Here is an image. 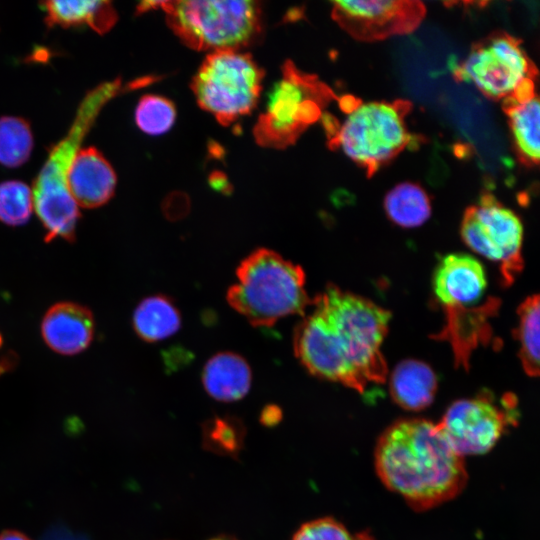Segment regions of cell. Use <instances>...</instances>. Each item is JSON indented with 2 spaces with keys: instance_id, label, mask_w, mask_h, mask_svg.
<instances>
[{
  "instance_id": "obj_29",
  "label": "cell",
  "mask_w": 540,
  "mask_h": 540,
  "mask_svg": "<svg viewBox=\"0 0 540 540\" xmlns=\"http://www.w3.org/2000/svg\"><path fill=\"white\" fill-rule=\"evenodd\" d=\"M280 418V413L277 408L270 407L266 409L262 414V420L266 424L275 423L277 422V419Z\"/></svg>"
},
{
  "instance_id": "obj_10",
  "label": "cell",
  "mask_w": 540,
  "mask_h": 540,
  "mask_svg": "<svg viewBox=\"0 0 540 540\" xmlns=\"http://www.w3.org/2000/svg\"><path fill=\"white\" fill-rule=\"evenodd\" d=\"M460 235L476 253L500 264L505 285L523 269V226L519 217L491 193H483L462 217Z\"/></svg>"
},
{
  "instance_id": "obj_17",
  "label": "cell",
  "mask_w": 540,
  "mask_h": 540,
  "mask_svg": "<svg viewBox=\"0 0 540 540\" xmlns=\"http://www.w3.org/2000/svg\"><path fill=\"white\" fill-rule=\"evenodd\" d=\"M516 155L529 167H536L540 158V103L535 93L525 98H507L502 101Z\"/></svg>"
},
{
  "instance_id": "obj_23",
  "label": "cell",
  "mask_w": 540,
  "mask_h": 540,
  "mask_svg": "<svg viewBox=\"0 0 540 540\" xmlns=\"http://www.w3.org/2000/svg\"><path fill=\"white\" fill-rule=\"evenodd\" d=\"M519 323L515 330L516 340L520 344L519 359L527 375H539V296L532 295L518 307Z\"/></svg>"
},
{
  "instance_id": "obj_31",
  "label": "cell",
  "mask_w": 540,
  "mask_h": 540,
  "mask_svg": "<svg viewBox=\"0 0 540 540\" xmlns=\"http://www.w3.org/2000/svg\"><path fill=\"white\" fill-rule=\"evenodd\" d=\"M354 540H374V539L369 533L361 532L354 536Z\"/></svg>"
},
{
  "instance_id": "obj_5",
  "label": "cell",
  "mask_w": 540,
  "mask_h": 540,
  "mask_svg": "<svg viewBox=\"0 0 540 540\" xmlns=\"http://www.w3.org/2000/svg\"><path fill=\"white\" fill-rule=\"evenodd\" d=\"M236 275L227 300L253 326L269 327L290 315L303 316L311 304L303 269L273 250H255Z\"/></svg>"
},
{
  "instance_id": "obj_15",
  "label": "cell",
  "mask_w": 540,
  "mask_h": 540,
  "mask_svg": "<svg viewBox=\"0 0 540 540\" xmlns=\"http://www.w3.org/2000/svg\"><path fill=\"white\" fill-rule=\"evenodd\" d=\"M40 330L51 350L62 355H75L91 344L95 322L87 307L69 301L59 302L46 311Z\"/></svg>"
},
{
  "instance_id": "obj_14",
  "label": "cell",
  "mask_w": 540,
  "mask_h": 540,
  "mask_svg": "<svg viewBox=\"0 0 540 540\" xmlns=\"http://www.w3.org/2000/svg\"><path fill=\"white\" fill-rule=\"evenodd\" d=\"M117 176L102 152L93 146L80 148L66 177L68 191L78 207L97 208L114 195Z\"/></svg>"
},
{
  "instance_id": "obj_8",
  "label": "cell",
  "mask_w": 540,
  "mask_h": 540,
  "mask_svg": "<svg viewBox=\"0 0 540 540\" xmlns=\"http://www.w3.org/2000/svg\"><path fill=\"white\" fill-rule=\"evenodd\" d=\"M263 78V69L249 53L216 51L198 68L191 89L198 105L228 126L255 108Z\"/></svg>"
},
{
  "instance_id": "obj_25",
  "label": "cell",
  "mask_w": 540,
  "mask_h": 540,
  "mask_svg": "<svg viewBox=\"0 0 540 540\" xmlns=\"http://www.w3.org/2000/svg\"><path fill=\"white\" fill-rule=\"evenodd\" d=\"M135 123L144 133L152 136L167 132L174 124V104L160 95L142 96L135 109Z\"/></svg>"
},
{
  "instance_id": "obj_19",
  "label": "cell",
  "mask_w": 540,
  "mask_h": 540,
  "mask_svg": "<svg viewBox=\"0 0 540 540\" xmlns=\"http://www.w3.org/2000/svg\"><path fill=\"white\" fill-rule=\"evenodd\" d=\"M206 392L215 400L232 402L242 399L250 390V366L240 355L222 352L205 364L202 374Z\"/></svg>"
},
{
  "instance_id": "obj_32",
  "label": "cell",
  "mask_w": 540,
  "mask_h": 540,
  "mask_svg": "<svg viewBox=\"0 0 540 540\" xmlns=\"http://www.w3.org/2000/svg\"><path fill=\"white\" fill-rule=\"evenodd\" d=\"M210 540H237V539L230 536H219V537L212 538Z\"/></svg>"
},
{
  "instance_id": "obj_21",
  "label": "cell",
  "mask_w": 540,
  "mask_h": 540,
  "mask_svg": "<svg viewBox=\"0 0 540 540\" xmlns=\"http://www.w3.org/2000/svg\"><path fill=\"white\" fill-rule=\"evenodd\" d=\"M137 335L146 342H157L174 335L181 326V316L166 296L154 295L143 299L132 318Z\"/></svg>"
},
{
  "instance_id": "obj_24",
  "label": "cell",
  "mask_w": 540,
  "mask_h": 540,
  "mask_svg": "<svg viewBox=\"0 0 540 540\" xmlns=\"http://www.w3.org/2000/svg\"><path fill=\"white\" fill-rule=\"evenodd\" d=\"M34 145L29 122L17 116L0 117V164L17 168L30 157Z\"/></svg>"
},
{
  "instance_id": "obj_18",
  "label": "cell",
  "mask_w": 540,
  "mask_h": 540,
  "mask_svg": "<svg viewBox=\"0 0 540 540\" xmlns=\"http://www.w3.org/2000/svg\"><path fill=\"white\" fill-rule=\"evenodd\" d=\"M389 390L398 406L409 411H420L432 403L437 390V377L428 364L406 359L392 371Z\"/></svg>"
},
{
  "instance_id": "obj_1",
  "label": "cell",
  "mask_w": 540,
  "mask_h": 540,
  "mask_svg": "<svg viewBox=\"0 0 540 540\" xmlns=\"http://www.w3.org/2000/svg\"><path fill=\"white\" fill-rule=\"evenodd\" d=\"M312 310L294 330V352L308 372L359 393L383 383L381 346L391 313L371 300L329 284L311 300Z\"/></svg>"
},
{
  "instance_id": "obj_20",
  "label": "cell",
  "mask_w": 540,
  "mask_h": 540,
  "mask_svg": "<svg viewBox=\"0 0 540 540\" xmlns=\"http://www.w3.org/2000/svg\"><path fill=\"white\" fill-rule=\"evenodd\" d=\"M49 28L89 26L102 35L117 21V12L110 1H44L40 3Z\"/></svg>"
},
{
  "instance_id": "obj_30",
  "label": "cell",
  "mask_w": 540,
  "mask_h": 540,
  "mask_svg": "<svg viewBox=\"0 0 540 540\" xmlns=\"http://www.w3.org/2000/svg\"><path fill=\"white\" fill-rule=\"evenodd\" d=\"M0 540H30V539L19 532L6 531L0 535Z\"/></svg>"
},
{
  "instance_id": "obj_11",
  "label": "cell",
  "mask_w": 540,
  "mask_h": 540,
  "mask_svg": "<svg viewBox=\"0 0 540 540\" xmlns=\"http://www.w3.org/2000/svg\"><path fill=\"white\" fill-rule=\"evenodd\" d=\"M333 20L351 37L373 42L416 30L426 7L414 0L334 1Z\"/></svg>"
},
{
  "instance_id": "obj_7",
  "label": "cell",
  "mask_w": 540,
  "mask_h": 540,
  "mask_svg": "<svg viewBox=\"0 0 540 540\" xmlns=\"http://www.w3.org/2000/svg\"><path fill=\"white\" fill-rule=\"evenodd\" d=\"M336 99L334 91L316 75L305 73L292 61H286L282 76L270 89L265 110L254 126L256 142L274 149L294 144Z\"/></svg>"
},
{
  "instance_id": "obj_9",
  "label": "cell",
  "mask_w": 540,
  "mask_h": 540,
  "mask_svg": "<svg viewBox=\"0 0 540 540\" xmlns=\"http://www.w3.org/2000/svg\"><path fill=\"white\" fill-rule=\"evenodd\" d=\"M537 72L521 41L497 31L475 42L452 73L456 80L473 84L488 99L502 102L535 81Z\"/></svg>"
},
{
  "instance_id": "obj_16",
  "label": "cell",
  "mask_w": 540,
  "mask_h": 540,
  "mask_svg": "<svg viewBox=\"0 0 540 540\" xmlns=\"http://www.w3.org/2000/svg\"><path fill=\"white\" fill-rule=\"evenodd\" d=\"M499 304L498 299L490 298L479 307L443 308L446 324L435 338L451 343L456 366L468 369L473 349L489 341L491 327L488 318L497 312Z\"/></svg>"
},
{
  "instance_id": "obj_26",
  "label": "cell",
  "mask_w": 540,
  "mask_h": 540,
  "mask_svg": "<svg viewBox=\"0 0 540 540\" xmlns=\"http://www.w3.org/2000/svg\"><path fill=\"white\" fill-rule=\"evenodd\" d=\"M32 189L23 181L7 180L0 183V222L20 226L32 215Z\"/></svg>"
},
{
  "instance_id": "obj_12",
  "label": "cell",
  "mask_w": 540,
  "mask_h": 540,
  "mask_svg": "<svg viewBox=\"0 0 540 540\" xmlns=\"http://www.w3.org/2000/svg\"><path fill=\"white\" fill-rule=\"evenodd\" d=\"M510 423L511 415L492 395L481 393L453 402L439 425L454 450L464 457L488 452Z\"/></svg>"
},
{
  "instance_id": "obj_27",
  "label": "cell",
  "mask_w": 540,
  "mask_h": 540,
  "mask_svg": "<svg viewBox=\"0 0 540 540\" xmlns=\"http://www.w3.org/2000/svg\"><path fill=\"white\" fill-rule=\"evenodd\" d=\"M244 429L234 418H214L204 427L205 446L212 451L234 456L242 447Z\"/></svg>"
},
{
  "instance_id": "obj_13",
  "label": "cell",
  "mask_w": 540,
  "mask_h": 540,
  "mask_svg": "<svg viewBox=\"0 0 540 540\" xmlns=\"http://www.w3.org/2000/svg\"><path fill=\"white\" fill-rule=\"evenodd\" d=\"M486 285L482 264L465 253L446 255L433 276V291L443 308L469 307L481 297Z\"/></svg>"
},
{
  "instance_id": "obj_6",
  "label": "cell",
  "mask_w": 540,
  "mask_h": 540,
  "mask_svg": "<svg viewBox=\"0 0 540 540\" xmlns=\"http://www.w3.org/2000/svg\"><path fill=\"white\" fill-rule=\"evenodd\" d=\"M160 8L178 38L199 51H240L261 33L258 1H161Z\"/></svg>"
},
{
  "instance_id": "obj_4",
  "label": "cell",
  "mask_w": 540,
  "mask_h": 540,
  "mask_svg": "<svg viewBox=\"0 0 540 540\" xmlns=\"http://www.w3.org/2000/svg\"><path fill=\"white\" fill-rule=\"evenodd\" d=\"M339 102L346 114L341 123L331 116H322L328 144L331 149H340L368 177L414 142L406 122L412 109L410 101L363 102L345 96Z\"/></svg>"
},
{
  "instance_id": "obj_2",
  "label": "cell",
  "mask_w": 540,
  "mask_h": 540,
  "mask_svg": "<svg viewBox=\"0 0 540 540\" xmlns=\"http://www.w3.org/2000/svg\"><path fill=\"white\" fill-rule=\"evenodd\" d=\"M375 468L384 485L416 511L453 499L468 479L463 457L439 423L422 418L387 427L375 447Z\"/></svg>"
},
{
  "instance_id": "obj_3",
  "label": "cell",
  "mask_w": 540,
  "mask_h": 540,
  "mask_svg": "<svg viewBox=\"0 0 540 540\" xmlns=\"http://www.w3.org/2000/svg\"><path fill=\"white\" fill-rule=\"evenodd\" d=\"M155 79L145 76L123 83L117 78L100 83L85 94L68 132L51 147L33 183V205L46 231V241L58 237L69 242L75 239L80 212L68 191L66 177L101 110L116 96L149 85Z\"/></svg>"
},
{
  "instance_id": "obj_22",
  "label": "cell",
  "mask_w": 540,
  "mask_h": 540,
  "mask_svg": "<svg viewBox=\"0 0 540 540\" xmlns=\"http://www.w3.org/2000/svg\"><path fill=\"white\" fill-rule=\"evenodd\" d=\"M384 209L388 218L396 225L414 228L424 224L430 217L431 201L419 184L403 182L386 194Z\"/></svg>"
},
{
  "instance_id": "obj_28",
  "label": "cell",
  "mask_w": 540,
  "mask_h": 540,
  "mask_svg": "<svg viewBox=\"0 0 540 540\" xmlns=\"http://www.w3.org/2000/svg\"><path fill=\"white\" fill-rule=\"evenodd\" d=\"M292 540H354V536L339 521L323 517L304 523Z\"/></svg>"
}]
</instances>
